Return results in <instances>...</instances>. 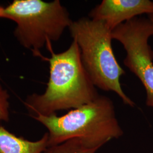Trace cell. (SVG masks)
Masks as SVG:
<instances>
[{
  "label": "cell",
  "instance_id": "1",
  "mask_svg": "<svg viewBox=\"0 0 153 153\" xmlns=\"http://www.w3.org/2000/svg\"><path fill=\"white\" fill-rule=\"evenodd\" d=\"M49 77L41 94L28 95L24 104L33 117L56 114L60 110L75 109L98 97L97 88L82 64L80 49L73 40L65 51L55 53L51 49Z\"/></svg>",
  "mask_w": 153,
  "mask_h": 153
},
{
  "label": "cell",
  "instance_id": "2",
  "mask_svg": "<svg viewBox=\"0 0 153 153\" xmlns=\"http://www.w3.org/2000/svg\"><path fill=\"white\" fill-rule=\"evenodd\" d=\"M33 118L48 129V148L72 138H79L89 147L99 149L124 134L109 97L99 95L94 100L65 115H38Z\"/></svg>",
  "mask_w": 153,
  "mask_h": 153
},
{
  "label": "cell",
  "instance_id": "3",
  "mask_svg": "<svg viewBox=\"0 0 153 153\" xmlns=\"http://www.w3.org/2000/svg\"><path fill=\"white\" fill-rule=\"evenodd\" d=\"M68 28L79 47L82 64L96 88L115 92L124 104L134 107L135 103L121 86L120 77L126 72L115 57L112 31L104 22L89 17L73 21Z\"/></svg>",
  "mask_w": 153,
  "mask_h": 153
},
{
  "label": "cell",
  "instance_id": "4",
  "mask_svg": "<svg viewBox=\"0 0 153 153\" xmlns=\"http://www.w3.org/2000/svg\"><path fill=\"white\" fill-rule=\"evenodd\" d=\"M0 18L15 22L13 35L16 40L39 56L40 49L59 40L73 22L59 0H14L9 5H0Z\"/></svg>",
  "mask_w": 153,
  "mask_h": 153
},
{
  "label": "cell",
  "instance_id": "5",
  "mask_svg": "<svg viewBox=\"0 0 153 153\" xmlns=\"http://www.w3.org/2000/svg\"><path fill=\"white\" fill-rule=\"evenodd\" d=\"M153 36V23L148 18L136 17L113 30L112 39L126 51L124 64L138 78L146 93V104L153 107V51L149 44Z\"/></svg>",
  "mask_w": 153,
  "mask_h": 153
},
{
  "label": "cell",
  "instance_id": "6",
  "mask_svg": "<svg viewBox=\"0 0 153 153\" xmlns=\"http://www.w3.org/2000/svg\"><path fill=\"white\" fill-rule=\"evenodd\" d=\"M143 14H153V1L103 0L91 10L88 17L104 22L112 31L121 24Z\"/></svg>",
  "mask_w": 153,
  "mask_h": 153
},
{
  "label": "cell",
  "instance_id": "7",
  "mask_svg": "<svg viewBox=\"0 0 153 153\" xmlns=\"http://www.w3.org/2000/svg\"><path fill=\"white\" fill-rule=\"evenodd\" d=\"M48 134L31 141L16 136L0 126V153H42L48 148Z\"/></svg>",
  "mask_w": 153,
  "mask_h": 153
},
{
  "label": "cell",
  "instance_id": "8",
  "mask_svg": "<svg viewBox=\"0 0 153 153\" xmlns=\"http://www.w3.org/2000/svg\"><path fill=\"white\" fill-rule=\"evenodd\" d=\"M98 149L89 147L79 138H72L46 149L44 153H95Z\"/></svg>",
  "mask_w": 153,
  "mask_h": 153
},
{
  "label": "cell",
  "instance_id": "9",
  "mask_svg": "<svg viewBox=\"0 0 153 153\" xmlns=\"http://www.w3.org/2000/svg\"><path fill=\"white\" fill-rule=\"evenodd\" d=\"M9 94L0 83V121L8 122L10 120Z\"/></svg>",
  "mask_w": 153,
  "mask_h": 153
},
{
  "label": "cell",
  "instance_id": "10",
  "mask_svg": "<svg viewBox=\"0 0 153 153\" xmlns=\"http://www.w3.org/2000/svg\"><path fill=\"white\" fill-rule=\"evenodd\" d=\"M148 18L153 23V14H150L148 15Z\"/></svg>",
  "mask_w": 153,
  "mask_h": 153
}]
</instances>
